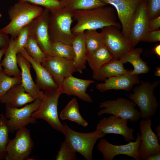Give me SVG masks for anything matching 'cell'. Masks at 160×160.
Here are the masks:
<instances>
[{
	"label": "cell",
	"instance_id": "1",
	"mask_svg": "<svg viewBox=\"0 0 160 160\" xmlns=\"http://www.w3.org/2000/svg\"><path fill=\"white\" fill-rule=\"evenodd\" d=\"M107 5L72 11L73 20L76 22L71 29L73 33L75 35L86 30H97L107 26L119 27L115 10Z\"/></svg>",
	"mask_w": 160,
	"mask_h": 160
},
{
	"label": "cell",
	"instance_id": "2",
	"mask_svg": "<svg viewBox=\"0 0 160 160\" xmlns=\"http://www.w3.org/2000/svg\"><path fill=\"white\" fill-rule=\"evenodd\" d=\"M73 20L72 11L64 7L50 11L48 30L51 42L72 45L75 37L71 30Z\"/></svg>",
	"mask_w": 160,
	"mask_h": 160
},
{
	"label": "cell",
	"instance_id": "3",
	"mask_svg": "<svg viewBox=\"0 0 160 160\" xmlns=\"http://www.w3.org/2000/svg\"><path fill=\"white\" fill-rule=\"evenodd\" d=\"M43 9L27 2L18 1L9 8L8 14L10 22L2 29L5 33L17 37L20 30L40 14Z\"/></svg>",
	"mask_w": 160,
	"mask_h": 160
},
{
	"label": "cell",
	"instance_id": "4",
	"mask_svg": "<svg viewBox=\"0 0 160 160\" xmlns=\"http://www.w3.org/2000/svg\"><path fill=\"white\" fill-rule=\"evenodd\" d=\"M63 133L68 146L81 154L87 160H92L93 148L97 141L106 134L96 129L88 133L77 132L71 129L66 123L63 124Z\"/></svg>",
	"mask_w": 160,
	"mask_h": 160
},
{
	"label": "cell",
	"instance_id": "5",
	"mask_svg": "<svg viewBox=\"0 0 160 160\" xmlns=\"http://www.w3.org/2000/svg\"><path fill=\"white\" fill-rule=\"evenodd\" d=\"M159 83V80L152 83L141 81L129 95V100L139 108L143 119H149L156 112L159 104L153 91Z\"/></svg>",
	"mask_w": 160,
	"mask_h": 160
},
{
	"label": "cell",
	"instance_id": "6",
	"mask_svg": "<svg viewBox=\"0 0 160 160\" xmlns=\"http://www.w3.org/2000/svg\"><path fill=\"white\" fill-rule=\"evenodd\" d=\"M61 94L58 90L44 91V95L40 105L32 114L36 119H42L53 129L62 133L63 125L58 117L57 106Z\"/></svg>",
	"mask_w": 160,
	"mask_h": 160
},
{
	"label": "cell",
	"instance_id": "7",
	"mask_svg": "<svg viewBox=\"0 0 160 160\" xmlns=\"http://www.w3.org/2000/svg\"><path fill=\"white\" fill-rule=\"evenodd\" d=\"M135 105L132 101L122 97L107 100L100 103L99 108L102 109L97 115L100 116L105 114H111L136 122L141 117L140 111L135 108Z\"/></svg>",
	"mask_w": 160,
	"mask_h": 160
},
{
	"label": "cell",
	"instance_id": "8",
	"mask_svg": "<svg viewBox=\"0 0 160 160\" xmlns=\"http://www.w3.org/2000/svg\"><path fill=\"white\" fill-rule=\"evenodd\" d=\"M34 146L30 131L25 127L17 130L15 137L9 140L6 147V160H30Z\"/></svg>",
	"mask_w": 160,
	"mask_h": 160
},
{
	"label": "cell",
	"instance_id": "9",
	"mask_svg": "<svg viewBox=\"0 0 160 160\" xmlns=\"http://www.w3.org/2000/svg\"><path fill=\"white\" fill-rule=\"evenodd\" d=\"M41 100H35L29 104L20 108H5V116L10 132L25 127L29 124L35 123L36 119L32 116V113L39 107Z\"/></svg>",
	"mask_w": 160,
	"mask_h": 160
},
{
	"label": "cell",
	"instance_id": "10",
	"mask_svg": "<svg viewBox=\"0 0 160 160\" xmlns=\"http://www.w3.org/2000/svg\"><path fill=\"white\" fill-rule=\"evenodd\" d=\"M141 142L140 133H137V138L134 142L130 141L127 144L117 145L112 144L106 139H100L97 146L105 160H113L118 155H124L136 160H140L138 150Z\"/></svg>",
	"mask_w": 160,
	"mask_h": 160
},
{
	"label": "cell",
	"instance_id": "11",
	"mask_svg": "<svg viewBox=\"0 0 160 160\" xmlns=\"http://www.w3.org/2000/svg\"><path fill=\"white\" fill-rule=\"evenodd\" d=\"M118 28L113 26L105 27L101 29L100 32L105 45L113 58L119 59L134 48L129 39L125 37Z\"/></svg>",
	"mask_w": 160,
	"mask_h": 160
},
{
	"label": "cell",
	"instance_id": "12",
	"mask_svg": "<svg viewBox=\"0 0 160 160\" xmlns=\"http://www.w3.org/2000/svg\"><path fill=\"white\" fill-rule=\"evenodd\" d=\"M150 118L143 119L140 122L141 142L138 152L140 160H145L150 156L160 153V145L155 133L151 128Z\"/></svg>",
	"mask_w": 160,
	"mask_h": 160
},
{
	"label": "cell",
	"instance_id": "13",
	"mask_svg": "<svg viewBox=\"0 0 160 160\" xmlns=\"http://www.w3.org/2000/svg\"><path fill=\"white\" fill-rule=\"evenodd\" d=\"M41 64L50 73L58 88L66 77L77 72L73 60L66 58L47 55Z\"/></svg>",
	"mask_w": 160,
	"mask_h": 160
},
{
	"label": "cell",
	"instance_id": "14",
	"mask_svg": "<svg viewBox=\"0 0 160 160\" xmlns=\"http://www.w3.org/2000/svg\"><path fill=\"white\" fill-rule=\"evenodd\" d=\"M115 8L122 26V33L129 39V28L132 19L143 0H100Z\"/></svg>",
	"mask_w": 160,
	"mask_h": 160
},
{
	"label": "cell",
	"instance_id": "15",
	"mask_svg": "<svg viewBox=\"0 0 160 160\" xmlns=\"http://www.w3.org/2000/svg\"><path fill=\"white\" fill-rule=\"evenodd\" d=\"M147 12L146 0H143L137 8L131 21L129 39L134 48L148 32L149 21Z\"/></svg>",
	"mask_w": 160,
	"mask_h": 160
},
{
	"label": "cell",
	"instance_id": "16",
	"mask_svg": "<svg viewBox=\"0 0 160 160\" xmlns=\"http://www.w3.org/2000/svg\"><path fill=\"white\" fill-rule=\"evenodd\" d=\"M128 119L111 115L104 118L97 124L96 129L106 134H118L122 136L127 142L133 141L135 130L127 126Z\"/></svg>",
	"mask_w": 160,
	"mask_h": 160
},
{
	"label": "cell",
	"instance_id": "17",
	"mask_svg": "<svg viewBox=\"0 0 160 160\" xmlns=\"http://www.w3.org/2000/svg\"><path fill=\"white\" fill-rule=\"evenodd\" d=\"M49 12L45 8L40 14L28 24L31 33L46 55L50 50L51 43L48 30Z\"/></svg>",
	"mask_w": 160,
	"mask_h": 160
},
{
	"label": "cell",
	"instance_id": "18",
	"mask_svg": "<svg viewBox=\"0 0 160 160\" xmlns=\"http://www.w3.org/2000/svg\"><path fill=\"white\" fill-rule=\"evenodd\" d=\"M95 82L94 80L78 78L71 75L64 79L58 90L61 94L73 95L85 102L92 103V100L86 91L88 87Z\"/></svg>",
	"mask_w": 160,
	"mask_h": 160
},
{
	"label": "cell",
	"instance_id": "19",
	"mask_svg": "<svg viewBox=\"0 0 160 160\" xmlns=\"http://www.w3.org/2000/svg\"><path fill=\"white\" fill-rule=\"evenodd\" d=\"M132 71L126 74L107 79L104 81V82L97 84L96 88L101 92L110 90L129 91L134 85L139 84L140 82L137 75L131 73Z\"/></svg>",
	"mask_w": 160,
	"mask_h": 160
},
{
	"label": "cell",
	"instance_id": "20",
	"mask_svg": "<svg viewBox=\"0 0 160 160\" xmlns=\"http://www.w3.org/2000/svg\"><path fill=\"white\" fill-rule=\"evenodd\" d=\"M17 59L20 69L21 84L25 91L35 100H42L44 92L37 87L33 81L31 72V63L20 53L17 55Z\"/></svg>",
	"mask_w": 160,
	"mask_h": 160
},
{
	"label": "cell",
	"instance_id": "21",
	"mask_svg": "<svg viewBox=\"0 0 160 160\" xmlns=\"http://www.w3.org/2000/svg\"><path fill=\"white\" fill-rule=\"evenodd\" d=\"M20 53L29 61L34 70L36 74L35 84L40 89L44 91L58 90V87L52 77L41 64L33 60L24 48Z\"/></svg>",
	"mask_w": 160,
	"mask_h": 160
},
{
	"label": "cell",
	"instance_id": "22",
	"mask_svg": "<svg viewBox=\"0 0 160 160\" xmlns=\"http://www.w3.org/2000/svg\"><path fill=\"white\" fill-rule=\"evenodd\" d=\"M35 100L27 93L21 83L11 88L1 97V103L5 108H21Z\"/></svg>",
	"mask_w": 160,
	"mask_h": 160
},
{
	"label": "cell",
	"instance_id": "23",
	"mask_svg": "<svg viewBox=\"0 0 160 160\" xmlns=\"http://www.w3.org/2000/svg\"><path fill=\"white\" fill-rule=\"evenodd\" d=\"M84 32L76 34L72 42L74 57L73 60L77 72L82 73L86 68L87 49L84 38Z\"/></svg>",
	"mask_w": 160,
	"mask_h": 160
},
{
	"label": "cell",
	"instance_id": "24",
	"mask_svg": "<svg viewBox=\"0 0 160 160\" xmlns=\"http://www.w3.org/2000/svg\"><path fill=\"white\" fill-rule=\"evenodd\" d=\"M119 59L113 58L102 65L93 78L98 81H104L110 77L127 73L132 70L125 69Z\"/></svg>",
	"mask_w": 160,
	"mask_h": 160
},
{
	"label": "cell",
	"instance_id": "25",
	"mask_svg": "<svg viewBox=\"0 0 160 160\" xmlns=\"http://www.w3.org/2000/svg\"><path fill=\"white\" fill-rule=\"evenodd\" d=\"M16 38L11 37L6 51L4 57L1 63L4 72L10 76L21 77V71L18 67L17 54L15 50Z\"/></svg>",
	"mask_w": 160,
	"mask_h": 160
},
{
	"label": "cell",
	"instance_id": "26",
	"mask_svg": "<svg viewBox=\"0 0 160 160\" xmlns=\"http://www.w3.org/2000/svg\"><path fill=\"white\" fill-rule=\"evenodd\" d=\"M143 49L140 47L133 48L122 56L119 59L124 64L129 62L132 65L134 69L132 70V74L139 75L147 73L150 68L147 63L140 57Z\"/></svg>",
	"mask_w": 160,
	"mask_h": 160
},
{
	"label": "cell",
	"instance_id": "27",
	"mask_svg": "<svg viewBox=\"0 0 160 160\" xmlns=\"http://www.w3.org/2000/svg\"><path fill=\"white\" fill-rule=\"evenodd\" d=\"M113 58V56L105 45L91 53L87 52V62L95 75L99 68L103 64Z\"/></svg>",
	"mask_w": 160,
	"mask_h": 160
},
{
	"label": "cell",
	"instance_id": "28",
	"mask_svg": "<svg viewBox=\"0 0 160 160\" xmlns=\"http://www.w3.org/2000/svg\"><path fill=\"white\" fill-rule=\"evenodd\" d=\"M59 117L62 120H69L84 127L88 125L79 112V104L75 97L72 98L60 111Z\"/></svg>",
	"mask_w": 160,
	"mask_h": 160
},
{
	"label": "cell",
	"instance_id": "29",
	"mask_svg": "<svg viewBox=\"0 0 160 160\" xmlns=\"http://www.w3.org/2000/svg\"><path fill=\"white\" fill-rule=\"evenodd\" d=\"M62 6L71 11L90 9L108 5L100 0H59Z\"/></svg>",
	"mask_w": 160,
	"mask_h": 160
},
{
	"label": "cell",
	"instance_id": "30",
	"mask_svg": "<svg viewBox=\"0 0 160 160\" xmlns=\"http://www.w3.org/2000/svg\"><path fill=\"white\" fill-rule=\"evenodd\" d=\"M46 55L73 60L74 53L72 45L59 42H51L50 49Z\"/></svg>",
	"mask_w": 160,
	"mask_h": 160
},
{
	"label": "cell",
	"instance_id": "31",
	"mask_svg": "<svg viewBox=\"0 0 160 160\" xmlns=\"http://www.w3.org/2000/svg\"><path fill=\"white\" fill-rule=\"evenodd\" d=\"M84 33L87 53L93 52L105 45L101 33L97 30H86Z\"/></svg>",
	"mask_w": 160,
	"mask_h": 160
},
{
	"label": "cell",
	"instance_id": "32",
	"mask_svg": "<svg viewBox=\"0 0 160 160\" xmlns=\"http://www.w3.org/2000/svg\"><path fill=\"white\" fill-rule=\"evenodd\" d=\"M24 49L33 60L41 64L46 57L31 32Z\"/></svg>",
	"mask_w": 160,
	"mask_h": 160
},
{
	"label": "cell",
	"instance_id": "33",
	"mask_svg": "<svg viewBox=\"0 0 160 160\" xmlns=\"http://www.w3.org/2000/svg\"><path fill=\"white\" fill-rule=\"evenodd\" d=\"M9 132L7 119L5 115L1 114L0 115V160L4 159L6 155Z\"/></svg>",
	"mask_w": 160,
	"mask_h": 160
},
{
	"label": "cell",
	"instance_id": "34",
	"mask_svg": "<svg viewBox=\"0 0 160 160\" xmlns=\"http://www.w3.org/2000/svg\"><path fill=\"white\" fill-rule=\"evenodd\" d=\"M21 82V77H12L6 74L3 70L0 73V96H2L14 86Z\"/></svg>",
	"mask_w": 160,
	"mask_h": 160
},
{
	"label": "cell",
	"instance_id": "35",
	"mask_svg": "<svg viewBox=\"0 0 160 160\" xmlns=\"http://www.w3.org/2000/svg\"><path fill=\"white\" fill-rule=\"evenodd\" d=\"M30 33V28L28 25L23 27L19 31L16 37L15 46V50L17 54L24 48Z\"/></svg>",
	"mask_w": 160,
	"mask_h": 160
},
{
	"label": "cell",
	"instance_id": "36",
	"mask_svg": "<svg viewBox=\"0 0 160 160\" xmlns=\"http://www.w3.org/2000/svg\"><path fill=\"white\" fill-rule=\"evenodd\" d=\"M76 152L72 150L65 140L62 142L60 148L56 156V160H75Z\"/></svg>",
	"mask_w": 160,
	"mask_h": 160
},
{
	"label": "cell",
	"instance_id": "37",
	"mask_svg": "<svg viewBox=\"0 0 160 160\" xmlns=\"http://www.w3.org/2000/svg\"><path fill=\"white\" fill-rule=\"evenodd\" d=\"M18 1L27 2L32 4L44 7L50 11L62 7L59 0H18Z\"/></svg>",
	"mask_w": 160,
	"mask_h": 160
},
{
	"label": "cell",
	"instance_id": "38",
	"mask_svg": "<svg viewBox=\"0 0 160 160\" xmlns=\"http://www.w3.org/2000/svg\"><path fill=\"white\" fill-rule=\"evenodd\" d=\"M147 12L149 20L154 19L160 14V0H147Z\"/></svg>",
	"mask_w": 160,
	"mask_h": 160
},
{
	"label": "cell",
	"instance_id": "39",
	"mask_svg": "<svg viewBox=\"0 0 160 160\" xmlns=\"http://www.w3.org/2000/svg\"><path fill=\"white\" fill-rule=\"evenodd\" d=\"M140 41L150 42L160 41V30L148 32Z\"/></svg>",
	"mask_w": 160,
	"mask_h": 160
},
{
	"label": "cell",
	"instance_id": "40",
	"mask_svg": "<svg viewBox=\"0 0 160 160\" xmlns=\"http://www.w3.org/2000/svg\"><path fill=\"white\" fill-rule=\"evenodd\" d=\"M160 27V16L149 20L148 25V31H155L159 30Z\"/></svg>",
	"mask_w": 160,
	"mask_h": 160
},
{
	"label": "cell",
	"instance_id": "41",
	"mask_svg": "<svg viewBox=\"0 0 160 160\" xmlns=\"http://www.w3.org/2000/svg\"><path fill=\"white\" fill-rule=\"evenodd\" d=\"M9 40L8 35L4 33L2 29L0 28V48H7Z\"/></svg>",
	"mask_w": 160,
	"mask_h": 160
},
{
	"label": "cell",
	"instance_id": "42",
	"mask_svg": "<svg viewBox=\"0 0 160 160\" xmlns=\"http://www.w3.org/2000/svg\"><path fill=\"white\" fill-rule=\"evenodd\" d=\"M160 160V153L151 156L147 158L145 160Z\"/></svg>",
	"mask_w": 160,
	"mask_h": 160
},
{
	"label": "cell",
	"instance_id": "43",
	"mask_svg": "<svg viewBox=\"0 0 160 160\" xmlns=\"http://www.w3.org/2000/svg\"><path fill=\"white\" fill-rule=\"evenodd\" d=\"M153 51L154 53L158 56L160 57V44L156 45L153 48Z\"/></svg>",
	"mask_w": 160,
	"mask_h": 160
},
{
	"label": "cell",
	"instance_id": "44",
	"mask_svg": "<svg viewBox=\"0 0 160 160\" xmlns=\"http://www.w3.org/2000/svg\"><path fill=\"white\" fill-rule=\"evenodd\" d=\"M7 48L1 49H0V73L3 70L1 65V59L3 55L4 54Z\"/></svg>",
	"mask_w": 160,
	"mask_h": 160
},
{
	"label": "cell",
	"instance_id": "45",
	"mask_svg": "<svg viewBox=\"0 0 160 160\" xmlns=\"http://www.w3.org/2000/svg\"><path fill=\"white\" fill-rule=\"evenodd\" d=\"M156 136L159 141H160V125L159 124L156 127Z\"/></svg>",
	"mask_w": 160,
	"mask_h": 160
},
{
	"label": "cell",
	"instance_id": "46",
	"mask_svg": "<svg viewBox=\"0 0 160 160\" xmlns=\"http://www.w3.org/2000/svg\"><path fill=\"white\" fill-rule=\"evenodd\" d=\"M156 70L154 71V76L160 77V67L159 66L156 67Z\"/></svg>",
	"mask_w": 160,
	"mask_h": 160
},
{
	"label": "cell",
	"instance_id": "47",
	"mask_svg": "<svg viewBox=\"0 0 160 160\" xmlns=\"http://www.w3.org/2000/svg\"><path fill=\"white\" fill-rule=\"evenodd\" d=\"M1 16H2L1 14V13L0 12V18L1 17Z\"/></svg>",
	"mask_w": 160,
	"mask_h": 160
},
{
	"label": "cell",
	"instance_id": "48",
	"mask_svg": "<svg viewBox=\"0 0 160 160\" xmlns=\"http://www.w3.org/2000/svg\"><path fill=\"white\" fill-rule=\"evenodd\" d=\"M1 97L0 96V103H1Z\"/></svg>",
	"mask_w": 160,
	"mask_h": 160
},
{
	"label": "cell",
	"instance_id": "49",
	"mask_svg": "<svg viewBox=\"0 0 160 160\" xmlns=\"http://www.w3.org/2000/svg\"></svg>",
	"mask_w": 160,
	"mask_h": 160
},
{
	"label": "cell",
	"instance_id": "50",
	"mask_svg": "<svg viewBox=\"0 0 160 160\" xmlns=\"http://www.w3.org/2000/svg\"><path fill=\"white\" fill-rule=\"evenodd\" d=\"M146 0L147 1V0Z\"/></svg>",
	"mask_w": 160,
	"mask_h": 160
}]
</instances>
